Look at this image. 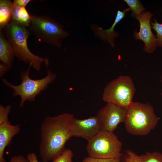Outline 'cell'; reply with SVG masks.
Listing matches in <instances>:
<instances>
[{
    "mask_svg": "<svg viewBox=\"0 0 162 162\" xmlns=\"http://www.w3.org/2000/svg\"><path fill=\"white\" fill-rule=\"evenodd\" d=\"M73 114L64 113L53 117L47 116L40 128L39 148L43 162L52 161L66 149L65 145L73 136L70 125Z\"/></svg>",
    "mask_w": 162,
    "mask_h": 162,
    "instance_id": "1",
    "label": "cell"
},
{
    "mask_svg": "<svg viewBox=\"0 0 162 162\" xmlns=\"http://www.w3.org/2000/svg\"><path fill=\"white\" fill-rule=\"evenodd\" d=\"M160 119L149 103L132 101L126 108L124 123L130 134L146 136L155 128Z\"/></svg>",
    "mask_w": 162,
    "mask_h": 162,
    "instance_id": "2",
    "label": "cell"
},
{
    "mask_svg": "<svg viewBox=\"0 0 162 162\" xmlns=\"http://www.w3.org/2000/svg\"><path fill=\"white\" fill-rule=\"evenodd\" d=\"M3 29L13 48L15 57L39 70L41 63L44 62L46 58L34 54L29 50L27 40L31 34L28 28L11 22Z\"/></svg>",
    "mask_w": 162,
    "mask_h": 162,
    "instance_id": "3",
    "label": "cell"
},
{
    "mask_svg": "<svg viewBox=\"0 0 162 162\" xmlns=\"http://www.w3.org/2000/svg\"><path fill=\"white\" fill-rule=\"evenodd\" d=\"M30 15L31 23L28 29L31 35L40 41L60 48L64 39L70 35L63 30V26L47 16Z\"/></svg>",
    "mask_w": 162,
    "mask_h": 162,
    "instance_id": "4",
    "label": "cell"
},
{
    "mask_svg": "<svg viewBox=\"0 0 162 162\" xmlns=\"http://www.w3.org/2000/svg\"><path fill=\"white\" fill-rule=\"evenodd\" d=\"M49 63L48 60L44 62L47 69V74L42 79L33 80L30 77L29 74L32 65L29 64L26 70L21 73L20 78L22 82L20 84L14 85L9 82L5 79L2 80L6 86L13 90L12 94L14 97L17 96L20 97V107H22L27 100L30 102L34 101L36 97L41 91L45 89L56 78V75L48 69Z\"/></svg>",
    "mask_w": 162,
    "mask_h": 162,
    "instance_id": "5",
    "label": "cell"
},
{
    "mask_svg": "<svg viewBox=\"0 0 162 162\" xmlns=\"http://www.w3.org/2000/svg\"><path fill=\"white\" fill-rule=\"evenodd\" d=\"M136 89L132 78L125 75L119 76L105 87L102 99L122 107L127 108L132 102Z\"/></svg>",
    "mask_w": 162,
    "mask_h": 162,
    "instance_id": "6",
    "label": "cell"
},
{
    "mask_svg": "<svg viewBox=\"0 0 162 162\" xmlns=\"http://www.w3.org/2000/svg\"><path fill=\"white\" fill-rule=\"evenodd\" d=\"M89 156L97 158L122 157V144L113 132L101 130L88 141Z\"/></svg>",
    "mask_w": 162,
    "mask_h": 162,
    "instance_id": "7",
    "label": "cell"
},
{
    "mask_svg": "<svg viewBox=\"0 0 162 162\" xmlns=\"http://www.w3.org/2000/svg\"><path fill=\"white\" fill-rule=\"evenodd\" d=\"M126 111V108L107 103L105 106L98 110L96 115L101 130L113 132L120 123L124 122Z\"/></svg>",
    "mask_w": 162,
    "mask_h": 162,
    "instance_id": "8",
    "label": "cell"
},
{
    "mask_svg": "<svg viewBox=\"0 0 162 162\" xmlns=\"http://www.w3.org/2000/svg\"><path fill=\"white\" fill-rule=\"evenodd\" d=\"M153 16L151 12L146 11L136 16L135 18L139 22L140 29L139 32L135 30L133 33L136 40H142L144 42L143 51L149 53H153L157 47L156 35L151 30L150 21Z\"/></svg>",
    "mask_w": 162,
    "mask_h": 162,
    "instance_id": "9",
    "label": "cell"
},
{
    "mask_svg": "<svg viewBox=\"0 0 162 162\" xmlns=\"http://www.w3.org/2000/svg\"><path fill=\"white\" fill-rule=\"evenodd\" d=\"M70 128L73 136L83 138L88 141L101 130L97 115L84 119L74 117Z\"/></svg>",
    "mask_w": 162,
    "mask_h": 162,
    "instance_id": "10",
    "label": "cell"
},
{
    "mask_svg": "<svg viewBox=\"0 0 162 162\" xmlns=\"http://www.w3.org/2000/svg\"><path fill=\"white\" fill-rule=\"evenodd\" d=\"M130 10L129 8L122 11L118 10L114 22L111 27L107 29H104L96 25H91V28L95 35L104 41H107L112 47H114L115 39L119 36V33L114 31V28L116 24L124 17L125 13Z\"/></svg>",
    "mask_w": 162,
    "mask_h": 162,
    "instance_id": "11",
    "label": "cell"
},
{
    "mask_svg": "<svg viewBox=\"0 0 162 162\" xmlns=\"http://www.w3.org/2000/svg\"><path fill=\"white\" fill-rule=\"evenodd\" d=\"M20 130L19 124L12 125L10 121L0 124V162H6L3 157L5 149Z\"/></svg>",
    "mask_w": 162,
    "mask_h": 162,
    "instance_id": "12",
    "label": "cell"
},
{
    "mask_svg": "<svg viewBox=\"0 0 162 162\" xmlns=\"http://www.w3.org/2000/svg\"><path fill=\"white\" fill-rule=\"evenodd\" d=\"M15 57L10 42L4 37L2 29H0V60L11 68Z\"/></svg>",
    "mask_w": 162,
    "mask_h": 162,
    "instance_id": "13",
    "label": "cell"
},
{
    "mask_svg": "<svg viewBox=\"0 0 162 162\" xmlns=\"http://www.w3.org/2000/svg\"><path fill=\"white\" fill-rule=\"evenodd\" d=\"M11 22L22 26L28 28L31 23L30 14L25 7H14Z\"/></svg>",
    "mask_w": 162,
    "mask_h": 162,
    "instance_id": "14",
    "label": "cell"
},
{
    "mask_svg": "<svg viewBox=\"0 0 162 162\" xmlns=\"http://www.w3.org/2000/svg\"><path fill=\"white\" fill-rule=\"evenodd\" d=\"M13 7L11 1L0 0V29H2L11 22Z\"/></svg>",
    "mask_w": 162,
    "mask_h": 162,
    "instance_id": "15",
    "label": "cell"
},
{
    "mask_svg": "<svg viewBox=\"0 0 162 162\" xmlns=\"http://www.w3.org/2000/svg\"><path fill=\"white\" fill-rule=\"evenodd\" d=\"M131 10V15L135 18L143 12L146 11L145 9L140 1L138 0H124Z\"/></svg>",
    "mask_w": 162,
    "mask_h": 162,
    "instance_id": "16",
    "label": "cell"
},
{
    "mask_svg": "<svg viewBox=\"0 0 162 162\" xmlns=\"http://www.w3.org/2000/svg\"><path fill=\"white\" fill-rule=\"evenodd\" d=\"M141 156L142 162H162V153L160 152H148Z\"/></svg>",
    "mask_w": 162,
    "mask_h": 162,
    "instance_id": "17",
    "label": "cell"
},
{
    "mask_svg": "<svg viewBox=\"0 0 162 162\" xmlns=\"http://www.w3.org/2000/svg\"><path fill=\"white\" fill-rule=\"evenodd\" d=\"M154 22H151V26L156 32V43L157 46L162 47V24L154 19Z\"/></svg>",
    "mask_w": 162,
    "mask_h": 162,
    "instance_id": "18",
    "label": "cell"
},
{
    "mask_svg": "<svg viewBox=\"0 0 162 162\" xmlns=\"http://www.w3.org/2000/svg\"><path fill=\"white\" fill-rule=\"evenodd\" d=\"M73 153L70 149H66L60 155L52 161V162H73Z\"/></svg>",
    "mask_w": 162,
    "mask_h": 162,
    "instance_id": "19",
    "label": "cell"
},
{
    "mask_svg": "<svg viewBox=\"0 0 162 162\" xmlns=\"http://www.w3.org/2000/svg\"><path fill=\"white\" fill-rule=\"evenodd\" d=\"M121 162H142L141 156H139L133 151L127 150Z\"/></svg>",
    "mask_w": 162,
    "mask_h": 162,
    "instance_id": "20",
    "label": "cell"
},
{
    "mask_svg": "<svg viewBox=\"0 0 162 162\" xmlns=\"http://www.w3.org/2000/svg\"><path fill=\"white\" fill-rule=\"evenodd\" d=\"M122 157L111 158H97L88 156L85 158L82 162H121Z\"/></svg>",
    "mask_w": 162,
    "mask_h": 162,
    "instance_id": "21",
    "label": "cell"
},
{
    "mask_svg": "<svg viewBox=\"0 0 162 162\" xmlns=\"http://www.w3.org/2000/svg\"><path fill=\"white\" fill-rule=\"evenodd\" d=\"M11 106L5 107L0 105V124L9 122L8 116L11 111Z\"/></svg>",
    "mask_w": 162,
    "mask_h": 162,
    "instance_id": "22",
    "label": "cell"
},
{
    "mask_svg": "<svg viewBox=\"0 0 162 162\" xmlns=\"http://www.w3.org/2000/svg\"><path fill=\"white\" fill-rule=\"evenodd\" d=\"M31 1V0H14L13 3L14 7L25 8Z\"/></svg>",
    "mask_w": 162,
    "mask_h": 162,
    "instance_id": "23",
    "label": "cell"
},
{
    "mask_svg": "<svg viewBox=\"0 0 162 162\" xmlns=\"http://www.w3.org/2000/svg\"><path fill=\"white\" fill-rule=\"evenodd\" d=\"M9 162H29L23 155H20L12 156Z\"/></svg>",
    "mask_w": 162,
    "mask_h": 162,
    "instance_id": "24",
    "label": "cell"
},
{
    "mask_svg": "<svg viewBox=\"0 0 162 162\" xmlns=\"http://www.w3.org/2000/svg\"><path fill=\"white\" fill-rule=\"evenodd\" d=\"M27 158L29 162H39L36 154L34 152L30 153L28 154L27 155Z\"/></svg>",
    "mask_w": 162,
    "mask_h": 162,
    "instance_id": "25",
    "label": "cell"
},
{
    "mask_svg": "<svg viewBox=\"0 0 162 162\" xmlns=\"http://www.w3.org/2000/svg\"><path fill=\"white\" fill-rule=\"evenodd\" d=\"M10 69L3 63L0 64V76L2 77Z\"/></svg>",
    "mask_w": 162,
    "mask_h": 162,
    "instance_id": "26",
    "label": "cell"
},
{
    "mask_svg": "<svg viewBox=\"0 0 162 162\" xmlns=\"http://www.w3.org/2000/svg\"><path fill=\"white\" fill-rule=\"evenodd\" d=\"M161 82H162V76H161ZM161 95L162 96V92H161Z\"/></svg>",
    "mask_w": 162,
    "mask_h": 162,
    "instance_id": "27",
    "label": "cell"
}]
</instances>
